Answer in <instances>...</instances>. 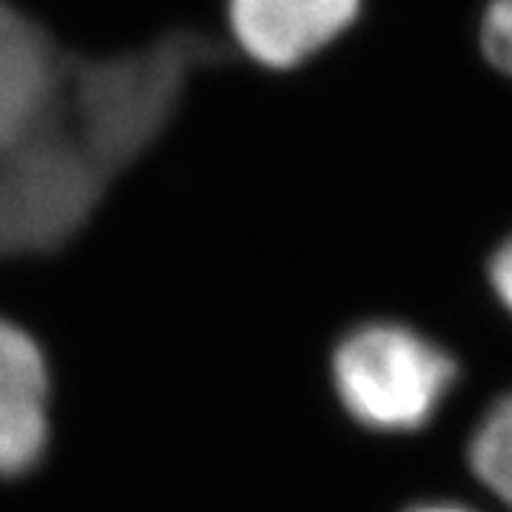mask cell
Wrapping results in <instances>:
<instances>
[{
	"mask_svg": "<svg viewBox=\"0 0 512 512\" xmlns=\"http://www.w3.org/2000/svg\"><path fill=\"white\" fill-rule=\"evenodd\" d=\"M365 0H225L237 46L265 69H296L348 32Z\"/></svg>",
	"mask_w": 512,
	"mask_h": 512,
	"instance_id": "7a4b0ae2",
	"label": "cell"
},
{
	"mask_svg": "<svg viewBox=\"0 0 512 512\" xmlns=\"http://www.w3.org/2000/svg\"><path fill=\"white\" fill-rule=\"evenodd\" d=\"M330 376L336 399L356 424L373 433H416L450 396L458 362L421 330L373 319L339 339Z\"/></svg>",
	"mask_w": 512,
	"mask_h": 512,
	"instance_id": "6da1fadb",
	"label": "cell"
},
{
	"mask_svg": "<svg viewBox=\"0 0 512 512\" xmlns=\"http://www.w3.org/2000/svg\"><path fill=\"white\" fill-rule=\"evenodd\" d=\"M404 512H476L473 507H464L456 501H427V504H416Z\"/></svg>",
	"mask_w": 512,
	"mask_h": 512,
	"instance_id": "ba28073f",
	"label": "cell"
},
{
	"mask_svg": "<svg viewBox=\"0 0 512 512\" xmlns=\"http://www.w3.org/2000/svg\"><path fill=\"white\" fill-rule=\"evenodd\" d=\"M49 362L29 330L0 316V481L29 476L49 450Z\"/></svg>",
	"mask_w": 512,
	"mask_h": 512,
	"instance_id": "3957f363",
	"label": "cell"
},
{
	"mask_svg": "<svg viewBox=\"0 0 512 512\" xmlns=\"http://www.w3.org/2000/svg\"><path fill=\"white\" fill-rule=\"evenodd\" d=\"M481 55L495 72L512 80V0H490L478 26Z\"/></svg>",
	"mask_w": 512,
	"mask_h": 512,
	"instance_id": "8992f818",
	"label": "cell"
},
{
	"mask_svg": "<svg viewBox=\"0 0 512 512\" xmlns=\"http://www.w3.org/2000/svg\"><path fill=\"white\" fill-rule=\"evenodd\" d=\"M490 285H493L498 302L512 316V234L495 248L493 259H490Z\"/></svg>",
	"mask_w": 512,
	"mask_h": 512,
	"instance_id": "52a82bcc",
	"label": "cell"
},
{
	"mask_svg": "<svg viewBox=\"0 0 512 512\" xmlns=\"http://www.w3.org/2000/svg\"><path fill=\"white\" fill-rule=\"evenodd\" d=\"M49 60L37 32L0 3V151L26 134L46 100Z\"/></svg>",
	"mask_w": 512,
	"mask_h": 512,
	"instance_id": "277c9868",
	"label": "cell"
},
{
	"mask_svg": "<svg viewBox=\"0 0 512 512\" xmlns=\"http://www.w3.org/2000/svg\"><path fill=\"white\" fill-rule=\"evenodd\" d=\"M467 464L478 484L512 510V390L478 421L467 444Z\"/></svg>",
	"mask_w": 512,
	"mask_h": 512,
	"instance_id": "5b68a950",
	"label": "cell"
}]
</instances>
